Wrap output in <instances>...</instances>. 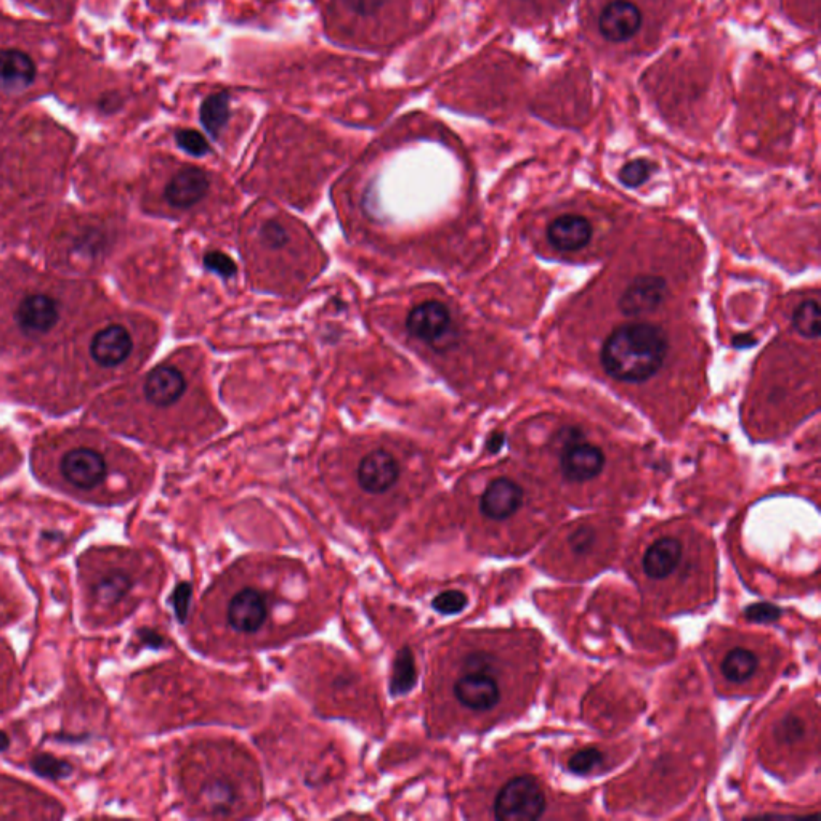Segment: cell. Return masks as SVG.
I'll list each match as a JSON object with an SVG mask.
<instances>
[{"instance_id":"1","label":"cell","mask_w":821,"mask_h":821,"mask_svg":"<svg viewBox=\"0 0 821 821\" xmlns=\"http://www.w3.org/2000/svg\"><path fill=\"white\" fill-rule=\"evenodd\" d=\"M536 668L530 640L488 635L459 656L449 696L464 716L490 722L522 708Z\"/></svg>"},{"instance_id":"12","label":"cell","mask_w":821,"mask_h":821,"mask_svg":"<svg viewBox=\"0 0 821 821\" xmlns=\"http://www.w3.org/2000/svg\"><path fill=\"white\" fill-rule=\"evenodd\" d=\"M400 461L390 449L376 448L364 454L355 472L356 485L368 496H387L401 480Z\"/></svg>"},{"instance_id":"6","label":"cell","mask_w":821,"mask_h":821,"mask_svg":"<svg viewBox=\"0 0 821 821\" xmlns=\"http://www.w3.org/2000/svg\"><path fill=\"white\" fill-rule=\"evenodd\" d=\"M58 472L66 485L82 493L98 490L110 478L111 464L98 443H71L58 459Z\"/></svg>"},{"instance_id":"10","label":"cell","mask_w":821,"mask_h":821,"mask_svg":"<svg viewBox=\"0 0 821 821\" xmlns=\"http://www.w3.org/2000/svg\"><path fill=\"white\" fill-rule=\"evenodd\" d=\"M769 656L754 642H732L717 658L719 679L735 690H749L769 674Z\"/></svg>"},{"instance_id":"23","label":"cell","mask_w":821,"mask_h":821,"mask_svg":"<svg viewBox=\"0 0 821 821\" xmlns=\"http://www.w3.org/2000/svg\"><path fill=\"white\" fill-rule=\"evenodd\" d=\"M228 116H230V100L223 92L207 97L201 105V122L212 137H219L223 127L227 124Z\"/></svg>"},{"instance_id":"30","label":"cell","mask_w":821,"mask_h":821,"mask_svg":"<svg viewBox=\"0 0 821 821\" xmlns=\"http://www.w3.org/2000/svg\"><path fill=\"white\" fill-rule=\"evenodd\" d=\"M389 0H345L348 9L360 17H374L384 9Z\"/></svg>"},{"instance_id":"26","label":"cell","mask_w":821,"mask_h":821,"mask_svg":"<svg viewBox=\"0 0 821 821\" xmlns=\"http://www.w3.org/2000/svg\"><path fill=\"white\" fill-rule=\"evenodd\" d=\"M652 172V162H648L647 159H634L619 170V182L627 188L642 187L648 178L652 177Z\"/></svg>"},{"instance_id":"13","label":"cell","mask_w":821,"mask_h":821,"mask_svg":"<svg viewBox=\"0 0 821 821\" xmlns=\"http://www.w3.org/2000/svg\"><path fill=\"white\" fill-rule=\"evenodd\" d=\"M571 438L563 441L562 453H560L559 466L565 482L573 485H584V483L594 482L605 469V453L599 446L579 440V433L575 429H570Z\"/></svg>"},{"instance_id":"31","label":"cell","mask_w":821,"mask_h":821,"mask_svg":"<svg viewBox=\"0 0 821 821\" xmlns=\"http://www.w3.org/2000/svg\"><path fill=\"white\" fill-rule=\"evenodd\" d=\"M206 265L211 268L212 271H217V273H220L222 276L235 275V263H233L230 257L220 254V252H212V254L207 255Z\"/></svg>"},{"instance_id":"15","label":"cell","mask_w":821,"mask_h":821,"mask_svg":"<svg viewBox=\"0 0 821 821\" xmlns=\"http://www.w3.org/2000/svg\"><path fill=\"white\" fill-rule=\"evenodd\" d=\"M188 390L187 374L177 364H159L148 373L142 384L143 398L154 409H170L178 405Z\"/></svg>"},{"instance_id":"8","label":"cell","mask_w":821,"mask_h":821,"mask_svg":"<svg viewBox=\"0 0 821 821\" xmlns=\"http://www.w3.org/2000/svg\"><path fill=\"white\" fill-rule=\"evenodd\" d=\"M409 336L433 352H446L458 344V326L448 305L440 300H425L406 318Z\"/></svg>"},{"instance_id":"21","label":"cell","mask_w":821,"mask_h":821,"mask_svg":"<svg viewBox=\"0 0 821 821\" xmlns=\"http://www.w3.org/2000/svg\"><path fill=\"white\" fill-rule=\"evenodd\" d=\"M134 587V579L124 570H111L95 584V600L106 607L118 605Z\"/></svg>"},{"instance_id":"16","label":"cell","mask_w":821,"mask_h":821,"mask_svg":"<svg viewBox=\"0 0 821 821\" xmlns=\"http://www.w3.org/2000/svg\"><path fill=\"white\" fill-rule=\"evenodd\" d=\"M211 190V178L198 167L177 170L164 188V201L175 211H188L206 199Z\"/></svg>"},{"instance_id":"11","label":"cell","mask_w":821,"mask_h":821,"mask_svg":"<svg viewBox=\"0 0 821 821\" xmlns=\"http://www.w3.org/2000/svg\"><path fill=\"white\" fill-rule=\"evenodd\" d=\"M138 344L134 329L124 321H113L95 331L90 339V358L102 371H118L132 363Z\"/></svg>"},{"instance_id":"19","label":"cell","mask_w":821,"mask_h":821,"mask_svg":"<svg viewBox=\"0 0 821 821\" xmlns=\"http://www.w3.org/2000/svg\"><path fill=\"white\" fill-rule=\"evenodd\" d=\"M37 69L29 55L21 50L0 52V92L18 94L36 79Z\"/></svg>"},{"instance_id":"24","label":"cell","mask_w":821,"mask_h":821,"mask_svg":"<svg viewBox=\"0 0 821 821\" xmlns=\"http://www.w3.org/2000/svg\"><path fill=\"white\" fill-rule=\"evenodd\" d=\"M416 663H414L413 653L408 648L401 650L393 663L392 684L390 690L393 695H403L408 693L416 684Z\"/></svg>"},{"instance_id":"5","label":"cell","mask_w":821,"mask_h":821,"mask_svg":"<svg viewBox=\"0 0 821 821\" xmlns=\"http://www.w3.org/2000/svg\"><path fill=\"white\" fill-rule=\"evenodd\" d=\"M551 807L549 793L531 773H517L502 781L491 802L496 820H539Z\"/></svg>"},{"instance_id":"22","label":"cell","mask_w":821,"mask_h":821,"mask_svg":"<svg viewBox=\"0 0 821 821\" xmlns=\"http://www.w3.org/2000/svg\"><path fill=\"white\" fill-rule=\"evenodd\" d=\"M807 732H810L809 727H807V720L802 719L797 714H788L773 728V740L777 743L778 748L793 751L799 746H804L805 740H807Z\"/></svg>"},{"instance_id":"7","label":"cell","mask_w":821,"mask_h":821,"mask_svg":"<svg viewBox=\"0 0 821 821\" xmlns=\"http://www.w3.org/2000/svg\"><path fill=\"white\" fill-rule=\"evenodd\" d=\"M592 12L595 33L610 45L632 44L647 25V10L640 0H599Z\"/></svg>"},{"instance_id":"33","label":"cell","mask_w":821,"mask_h":821,"mask_svg":"<svg viewBox=\"0 0 821 821\" xmlns=\"http://www.w3.org/2000/svg\"><path fill=\"white\" fill-rule=\"evenodd\" d=\"M190 586L182 584L175 592V608H177L178 618L183 619L187 615L188 600H190Z\"/></svg>"},{"instance_id":"9","label":"cell","mask_w":821,"mask_h":821,"mask_svg":"<svg viewBox=\"0 0 821 821\" xmlns=\"http://www.w3.org/2000/svg\"><path fill=\"white\" fill-rule=\"evenodd\" d=\"M526 491L517 480L509 477H498L486 485L478 499V514L486 526L507 528L510 530L517 523H522L526 510Z\"/></svg>"},{"instance_id":"17","label":"cell","mask_w":821,"mask_h":821,"mask_svg":"<svg viewBox=\"0 0 821 821\" xmlns=\"http://www.w3.org/2000/svg\"><path fill=\"white\" fill-rule=\"evenodd\" d=\"M668 296V283L661 276H639L619 297V310L626 316H642L660 308Z\"/></svg>"},{"instance_id":"29","label":"cell","mask_w":821,"mask_h":821,"mask_svg":"<svg viewBox=\"0 0 821 821\" xmlns=\"http://www.w3.org/2000/svg\"><path fill=\"white\" fill-rule=\"evenodd\" d=\"M175 138H177L178 146L193 156H204L209 151L206 138L196 130H178Z\"/></svg>"},{"instance_id":"28","label":"cell","mask_w":821,"mask_h":821,"mask_svg":"<svg viewBox=\"0 0 821 821\" xmlns=\"http://www.w3.org/2000/svg\"><path fill=\"white\" fill-rule=\"evenodd\" d=\"M467 605H469V599L461 591L441 592L432 600L433 610L443 616L459 615L461 611L466 610Z\"/></svg>"},{"instance_id":"4","label":"cell","mask_w":821,"mask_h":821,"mask_svg":"<svg viewBox=\"0 0 821 821\" xmlns=\"http://www.w3.org/2000/svg\"><path fill=\"white\" fill-rule=\"evenodd\" d=\"M65 297L60 289H26L12 310L15 334L23 340L39 342L49 339L65 324Z\"/></svg>"},{"instance_id":"27","label":"cell","mask_w":821,"mask_h":821,"mask_svg":"<svg viewBox=\"0 0 821 821\" xmlns=\"http://www.w3.org/2000/svg\"><path fill=\"white\" fill-rule=\"evenodd\" d=\"M605 754L597 748H586L573 754L568 761V769L579 775H591L594 770L602 769Z\"/></svg>"},{"instance_id":"2","label":"cell","mask_w":821,"mask_h":821,"mask_svg":"<svg viewBox=\"0 0 821 821\" xmlns=\"http://www.w3.org/2000/svg\"><path fill=\"white\" fill-rule=\"evenodd\" d=\"M709 554L704 539L685 526H666L644 542L637 567L645 589L664 605L692 600L693 589H708Z\"/></svg>"},{"instance_id":"14","label":"cell","mask_w":821,"mask_h":821,"mask_svg":"<svg viewBox=\"0 0 821 821\" xmlns=\"http://www.w3.org/2000/svg\"><path fill=\"white\" fill-rule=\"evenodd\" d=\"M270 597L259 587L244 586L231 595L225 610L227 626L241 635L262 631L270 616Z\"/></svg>"},{"instance_id":"25","label":"cell","mask_w":821,"mask_h":821,"mask_svg":"<svg viewBox=\"0 0 821 821\" xmlns=\"http://www.w3.org/2000/svg\"><path fill=\"white\" fill-rule=\"evenodd\" d=\"M793 326L805 339H818L821 334V310L817 300H805L793 315Z\"/></svg>"},{"instance_id":"3","label":"cell","mask_w":821,"mask_h":821,"mask_svg":"<svg viewBox=\"0 0 821 821\" xmlns=\"http://www.w3.org/2000/svg\"><path fill=\"white\" fill-rule=\"evenodd\" d=\"M668 348V337L660 326L626 324L605 340L600 361L608 376L616 381L640 384L663 368Z\"/></svg>"},{"instance_id":"18","label":"cell","mask_w":821,"mask_h":821,"mask_svg":"<svg viewBox=\"0 0 821 821\" xmlns=\"http://www.w3.org/2000/svg\"><path fill=\"white\" fill-rule=\"evenodd\" d=\"M591 238V222L583 215H562L547 228V239L557 251H581L591 243Z\"/></svg>"},{"instance_id":"32","label":"cell","mask_w":821,"mask_h":821,"mask_svg":"<svg viewBox=\"0 0 821 821\" xmlns=\"http://www.w3.org/2000/svg\"><path fill=\"white\" fill-rule=\"evenodd\" d=\"M746 615L749 619L762 623V621H772L773 618H777L778 611L767 605H756V607L748 608Z\"/></svg>"},{"instance_id":"20","label":"cell","mask_w":821,"mask_h":821,"mask_svg":"<svg viewBox=\"0 0 821 821\" xmlns=\"http://www.w3.org/2000/svg\"><path fill=\"white\" fill-rule=\"evenodd\" d=\"M565 547H567L568 559L571 562H594L600 555V544L602 536L600 531L591 525H576L565 534Z\"/></svg>"}]
</instances>
